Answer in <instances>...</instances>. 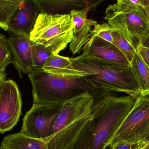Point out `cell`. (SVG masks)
Masks as SVG:
<instances>
[{
	"label": "cell",
	"mask_w": 149,
	"mask_h": 149,
	"mask_svg": "<svg viewBox=\"0 0 149 149\" xmlns=\"http://www.w3.org/2000/svg\"><path fill=\"white\" fill-rule=\"evenodd\" d=\"M111 35L113 43L121 51L130 63L136 52V46L130 43L119 30L113 28Z\"/></svg>",
	"instance_id": "e0dca14e"
},
{
	"label": "cell",
	"mask_w": 149,
	"mask_h": 149,
	"mask_svg": "<svg viewBox=\"0 0 149 149\" xmlns=\"http://www.w3.org/2000/svg\"><path fill=\"white\" fill-rule=\"evenodd\" d=\"M0 149H48L45 141L30 138L20 133L6 136Z\"/></svg>",
	"instance_id": "9a60e30c"
},
{
	"label": "cell",
	"mask_w": 149,
	"mask_h": 149,
	"mask_svg": "<svg viewBox=\"0 0 149 149\" xmlns=\"http://www.w3.org/2000/svg\"><path fill=\"white\" fill-rule=\"evenodd\" d=\"M130 64L140 87L141 94H149V68L143 61L137 51Z\"/></svg>",
	"instance_id": "2e32d148"
},
{
	"label": "cell",
	"mask_w": 149,
	"mask_h": 149,
	"mask_svg": "<svg viewBox=\"0 0 149 149\" xmlns=\"http://www.w3.org/2000/svg\"><path fill=\"white\" fill-rule=\"evenodd\" d=\"M36 0H23L10 17L8 30L11 35L29 36L40 14Z\"/></svg>",
	"instance_id": "30bf717a"
},
{
	"label": "cell",
	"mask_w": 149,
	"mask_h": 149,
	"mask_svg": "<svg viewBox=\"0 0 149 149\" xmlns=\"http://www.w3.org/2000/svg\"><path fill=\"white\" fill-rule=\"evenodd\" d=\"M141 6L145 10L149 23V0H141Z\"/></svg>",
	"instance_id": "484cf974"
},
{
	"label": "cell",
	"mask_w": 149,
	"mask_h": 149,
	"mask_svg": "<svg viewBox=\"0 0 149 149\" xmlns=\"http://www.w3.org/2000/svg\"><path fill=\"white\" fill-rule=\"evenodd\" d=\"M8 43L13 57V64L22 78V73L29 75L33 69L32 57L33 42L29 36L11 35Z\"/></svg>",
	"instance_id": "7c38bea8"
},
{
	"label": "cell",
	"mask_w": 149,
	"mask_h": 149,
	"mask_svg": "<svg viewBox=\"0 0 149 149\" xmlns=\"http://www.w3.org/2000/svg\"><path fill=\"white\" fill-rule=\"evenodd\" d=\"M73 29L70 15L40 13L30 38L50 52L58 54L72 41Z\"/></svg>",
	"instance_id": "5b68a950"
},
{
	"label": "cell",
	"mask_w": 149,
	"mask_h": 149,
	"mask_svg": "<svg viewBox=\"0 0 149 149\" xmlns=\"http://www.w3.org/2000/svg\"><path fill=\"white\" fill-rule=\"evenodd\" d=\"M70 64V57L52 53L43 66L42 69L45 72L53 74L56 72L66 68Z\"/></svg>",
	"instance_id": "d6986e66"
},
{
	"label": "cell",
	"mask_w": 149,
	"mask_h": 149,
	"mask_svg": "<svg viewBox=\"0 0 149 149\" xmlns=\"http://www.w3.org/2000/svg\"><path fill=\"white\" fill-rule=\"evenodd\" d=\"M149 140V94H140L107 147L120 143H141Z\"/></svg>",
	"instance_id": "52a82bcc"
},
{
	"label": "cell",
	"mask_w": 149,
	"mask_h": 149,
	"mask_svg": "<svg viewBox=\"0 0 149 149\" xmlns=\"http://www.w3.org/2000/svg\"><path fill=\"white\" fill-rule=\"evenodd\" d=\"M136 49L141 58L149 68V48L138 45Z\"/></svg>",
	"instance_id": "603a6c76"
},
{
	"label": "cell",
	"mask_w": 149,
	"mask_h": 149,
	"mask_svg": "<svg viewBox=\"0 0 149 149\" xmlns=\"http://www.w3.org/2000/svg\"><path fill=\"white\" fill-rule=\"evenodd\" d=\"M52 52L49 51L41 45L33 42L32 45V57L33 69L42 68Z\"/></svg>",
	"instance_id": "ffe728a7"
},
{
	"label": "cell",
	"mask_w": 149,
	"mask_h": 149,
	"mask_svg": "<svg viewBox=\"0 0 149 149\" xmlns=\"http://www.w3.org/2000/svg\"><path fill=\"white\" fill-rule=\"evenodd\" d=\"M40 13L47 15H70L72 10L88 9L95 10L96 6L102 1L81 0H36Z\"/></svg>",
	"instance_id": "5bb4252c"
},
{
	"label": "cell",
	"mask_w": 149,
	"mask_h": 149,
	"mask_svg": "<svg viewBox=\"0 0 149 149\" xmlns=\"http://www.w3.org/2000/svg\"><path fill=\"white\" fill-rule=\"evenodd\" d=\"M143 143H119L113 146L110 148L111 149H139L141 148Z\"/></svg>",
	"instance_id": "cb8c5ba5"
},
{
	"label": "cell",
	"mask_w": 149,
	"mask_h": 149,
	"mask_svg": "<svg viewBox=\"0 0 149 149\" xmlns=\"http://www.w3.org/2000/svg\"><path fill=\"white\" fill-rule=\"evenodd\" d=\"M141 3V0H119L107 8L104 17L136 47L149 32V23Z\"/></svg>",
	"instance_id": "277c9868"
},
{
	"label": "cell",
	"mask_w": 149,
	"mask_h": 149,
	"mask_svg": "<svg viewBox=\"0 0 149 149\" xmlns=\"http://www.w3.org/2000/svg\"><path fill=\"white\" fill-rule=\"evenodd\" d=\"M21 0L0 1V28L8 30L9 21L21 4Z\"/></svg>",
	"instance_id": "ac0fdd59"
},
{
	"label": "cell",
	"mask_w": 149,
	"mask_h": 149,
	"mask_svg": "<svg viewBox=\"0 0 149 149\" xmlns=\"http://www.w3.org/2000/svg\"><path fill=\"white\" fill-rule=\"evenodd\" d=\"M138 45L149 48V32L139 41Z\"/></svg>",
	"instance_id": "d4e9b609"
},
{
	"label": "cell",
	"mask_w": 149,
	"mask_h": 149,
	"mask_svg": "<svg viewBox=\"0 0 149 149\" xmlns=\"http://www.w3.org/2000/svg\"><path fill=\"white\" fill-rule=\"evenodd\" d=\"M6 73L5 72L0 73V86L2 83L6 80Z\"/></svg>",
	"instance_id": "83f0119b"
},
{
	"label": "cell",
	"mask_w": 149,
	"mask_h": 149,
	"mask_svg": "<svg viewBox=\"0 0 149 149\" xmlns=\"http://www.w3.org/2000/svg\"><path fill=\"white\" fill-rule=\"evenodd\" d=\"M88 9L82 10H72L70 15L74 24L73 38L70 48L73 55L79 53L91 37V28L97 24L93 19H88Z\"/></svg>",
	"instance_id": "4fadbf2b"
},
{
	"label": "cell",
	"mask_w": 149,
	"mask_h": 149,
	"mask_svg": "<svg viewBox=\"0 0 149 149\" xmlns=\"http://www.w3.org/2000/svg\"><path fill=\"white\" fill-rule=\"evenodd\" d=\"M63 103L33 104L23 120L20 134L42 141L50 137Z\"/></svg>",
	"instance_id": "ba28073f"
},
{
	"label": "cell",
	"mask_w": 149,
	"mask_h": 149,
	"mask_svg": "<svg viewBox=\"0 0 149 149\" xmlns=\"http://www.w3.org/2000/svg\"><path fill=\"white\" fill-rule=\"evenodd\" d=\"M113 28L107 22L96 24L91 31V36H95L113 43L111 33Z\"/></svg>",
	"instance_id": "7402d4cb"
},
{
	"label": "cell",
	"mask_w": 149,
	"mask_h": 149,
	"mask_svg": "<svg viewBox=\"0 0 149 149\" xmlns=\"http://www.w3.org/2000/svg\"><path fill=\"white\" fill-rule=\"evenodd\" d=\"M139 149H149V140L143 143Z\"/></svg>",
	"instance_id": "4316f807"
},
{
	"label": "cell",
	"mask_w": 149,
	"mask_h": 149,
	"mask_svg": "<svg viewBox=\"0 0 149 149\" xmlns=\"http://www.w3.org/2000/svg\"><path fill=\"white\" fill-rule=\"evenodd\" d=\"M83 53L115 65L128 67L130 62L116 45L102 38L91 36L82 48Z\"/></svg>",
	"instance_id": "8fae6325"
},
{
	"label": "cell",
	"mask_w": 149,
	"mask_h": 149,
	"mask_svg": "<svg viewBox=\"0 0 149 149\" xmlns=\"http://www.w3.org/2000/svg\"><path fill=\"white\" fill-rule=\"evenodd\" d=\"M13 58L8 38L0 34V73L5 72L6 66L10 63L13 64Z\"/></svg>",
	"instance_id": "44dd1931"
},
{
	"label": "cell",
	"mask_w": 149,
	"mask_h": 149,
	"mask_svg": "<svg viewBox=\"0 0 149 149\" xmlns=\"http://www.w3.org/2000/svg\"><path fill=\"white\" fill-rule=\"evenodd\" d=\"M92 117L91 110L82 116L75 107H63L55 121L52 135L44 141L47 148L74 149L81 132Z\"/></svg>",
	"instance_id": "8992f818"
},
{
	"label": "cell",
	"mask_w": 149,
	"mask_h": 149,
	"mask_svg": "<svg viewBox=\"0 0 149 149\" xmlns=\"http://www.w3.org/2000/svg\"><path fill=\"white\" fill-rule=\"evenodd\" d=\"M136 99L128 95L105 96L94 103L88 123L90 149H106L110 139L133 107Z\"/></svg>",
	"instance_id": "3957f363"
},
{
	"label": "cell",
	"mask_w": 149,
	"mask_h": 149,
	"mask_svg": "<svg viewBox=\"0 0 149 149\" xmlns=\"http://www.w3.org/2000/svg\"><path fill=\"white\" fill-rule=\"evenodd\" d=\"M21 92L14 80H4L0 86V133L11 130L22 114Z\"/></svg>",
	"instance_id": "9c48e42d"
},
{
	"label": "cell",
	"mask_w": 149,
	"mask_h": 149,
	"mask_svg": "<svg viewBox=\"0 0 149 149\" xmlns=\"http://www.w3.org/2000/svg\"><path fill=\"white\" fill-rule=\"evenodd\" d=\"M70 60L69 66L53 75L82 78L95 88L112 95L124 92L136 99L141 94L131 66L115 65L83 53Z\"/></svg>",
	"instance_id": "6da1fadb"
},
{
	"label": "cell",
	"mask_w": 149,
	"mask_h": 149,
	"mask_svg": "<svg viewBox=\"0 0 149 149\" xmlns=\"http://www.w3.org/2000/svg\"><path fill=\"white\" fill-rule=\"evenodd\" d=\"M28 78L32 85L33 104L63 103L86 92L92 96L94 103L112 95L95 88L82 78L53 75L42 68H34Z\"/></svg>",
	"instance_id": "7a4b0ae2"
}]
</instances>
